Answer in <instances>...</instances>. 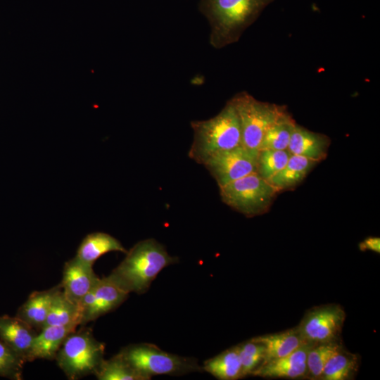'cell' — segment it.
Masks as SVG:
<instances>
[{
	"label": "cell",
	"mask_w": 380,
	"mask_h": 380,
	"mask_svg": "<svg viewBox=\"0 0 380 380\" xmlns=\"http://www.w3.org/2000/svg\"><path fill=\"white\" fill-rule=\"evenodd\" d=\"M291 155L288 150H259L256 172L268 181L286 165Z\"/></svg>",
	"instance_id": "cell-26"
},
{
	"label": "cell",
	"mask_w": 380,
	"mask_h": 380,
	"mask_svg": "<svg viewBox=\"0 0 380 380\" xmlns=\"http://www.w3.org/2000/svg\"><path fill=\"white\" fill-rule=\"evenodd\" d=\"M81 325V310L79 305L70 301L62 288L54 296L43 327L46 326ZM41 330V329H40Z\"/></svg>",
	"instance_id": "cell-22"
},
{
	"label": "cell",
	"mask_w": 380,
	"mask_h": 380,
	"mask_svg": "<svg viewBox=\"0 0 380 380\" xmlns=\"http://www.w3.org/2000/svg\"><path fill=\"white\" fill-rule=\"evenodd\" d=\"M317 163L307 158L291 155L286 165L268 181L279 192L298 185Z\"/></svg>",
	"instance_id": "cell-19"
},
{
	"label": "cell",
	"mask_w": 380,
	"mask_h": 380,
	"mask_svg": "<svg viewBox=\"0 0 380 380\" xmlns=\"http://www.w3.org/2000/svg\"><path fill=\"white\" fill-rule=\"evenodd\" d=\"M274 0H201L199 10L210 25L209 43L216 49L236 43Z\"/></svg>",
	"instance_id": "cell-1"
},
{
	"label": "cell",
	"mask_w": 380,
	"mask_h": 380,
	"mask_svg": "<svg viewBox=\"0 0 380 380\" xmlns=\"http://www.w3.org/2000/svg\"><path fill=\"white\" fill-rule=\"evenodd\" d=\"M203 370L220 380L241 379V364L238 346H234L204 362Z\"/></svg>",
	"instance_id": "cell-20"
},
{
	"label": "cell",
	"mask_w": 380,
	"mask_h": 380,
	"mask_svg": "<svg viewBox=\"0 0 380 380\" xmlns=\"http://www.w3.org/2000/svg\"><path fill=\"white\" fill-rule=\"evenodd\" d=\"M26 362L0 340V376L12 380L23 379V369Z\"/></svg>",
	"instance_id": "cell-28"
},
{
	"label": "cell",
	"mask_w": 380,
	"mask_h": 380,
	"mask_svg": "<svg viewBox=\"0 0 380 380\" xmlns=\"http://www.w3.org/2000/svg\"><path fill=\"white\" fill-rule=\"evenodd\" d=\"M99 279L93 270V265L75 256L64 265L61 286L65 296L80 306Z\"/></svg>",
	"instance_id": "cell-11"
},
{
	"label": "cell",
	"mask_w": 380,
	"mask_h": 380,
	"mask_svg": "<svg viewBox=\"0 0 380 380\" xmlns=\"http://www.w3.org/2000/svg\"><path fill=\"white\" fill-rule=\"evenodd\" d=\"M224 203L247 217L267 213L279 192L257 172L219 186Z\"/></svg>",
	"instance_id": "cell-5"
},
{
	"label": "cell",
	"mask_w": 380,
	"mask_h": 380,
	"mask_svg": "<svg viewBox=\"0 0 380 380\" xmlns=\"http://www.w3.org/2000/svg\"><path fill=\"white\" fill-rule=\"evenodd\" d=\"M128 295L109 276L100 278L80 305L81 324L94 321L116 309Z\"/></svg>",
	"instance_id": "cell-10"
},
{
	"label": "cell",
	"mask_w": 380,
	"mask_h": 380,
	"mask_svg": "<svg viewBox=\"0 0 380 380\" xmlns=\"http://www.w3.org/2000/svg\"><path fill=\"white\" fill-rule=\"evenodd\" d=\"M148 380L155 375H182L203 371L197 361L165 352L151 343L129 345L119 352Z\"/></svg>",
	"instance_id": "cell-6"
},
{
	"label": "cell",
	"mask_w": 380,
	"mask_h": 380,
	"mask_svg": "<svg viewBox=\"0 0 380 380\" xmlns=\"http://www.w3.org/2000/svg\"><path fill=\"white\" fill-rule=\"evenodd\" d=\"M112 251L125 254L127 252L122 243L113 236L104 232H93L83 239L75 256L84 262L93 265L101 256Z\"/></svg>",
	"instance_id": "cell-18"
},
{
	"label": "cell",
	"mask_w": 380,
	"mask_h": 380,
	"mask_svg": "<svg viewBox=\"0 0 380 380\" xmlns=\"http://www.w3.org/2000/svg\"><path fill=\"white\" fill-rule=\"evenodd\" d=\"M241 364L242 377L252 375L253 372L261 365L265 359L264 346L252 339L238 346Z\"/></svg>",
	"instance_id": "cell-27"
},
{
	"label": "cell",
	"mask_w": 380,
	"mask_h": 380,
	"mask_svg": "<svg viewBox=\"0 0 380 380\" xmlns=\"http://www.w3.org/2000/svg\"><path fill=\"white\" fill-rule=\"evenodd\" d=\"M37 333L32 327L18 317L0 315V340L8 346L26 362Z\"/></svg>",
	"instance_id": "cell-15"
},
{
	"label": "cell",
	"mask_w": 380,
	"mask_h": 380,
	"mask_svg": "<svg viewBox=\"0 0 380 380\" xmlns=\"http://www.w3.org/2000/svg\"><path fill=\"white\" fill-rule=\"evenodd\" d=\"M94 375L99 380H148L118 353L103 360Z\"/></svg>",
	"instance_id": "cell-24"
},
{
	"label": "cell",
	"mask_w": 380,
	"mask_h": 380,
	"mask_svg": "<svg viewBox=\"0 0 380 380\" xmlns=\"http://www.w3.org/2000/svg\"><path fill=\"white\" fill-rule=\"evenodd\" d=\"M231 99L239 119L242 145L258 151L266 131L287 111L286 107L259 101L247 91L239 92Z\"/></svg>",
	"instance_id": "cell-7"
},
{
	"label": "cell",
	"mask_w": 380,
	"mask_h": 380,
	"mask_svg": "<svg viewBox=\"0 0 380 380\" xmlns=\"http://www.w3.org/2000/svg\"><path fill=\"white\" fill-rule=\"evenodd\" d=\"M296 121L286 111L266 131L259 150H287Z\"/></svg>",
	"instance_id": "cell-23"
},
{
	"label": "cell",
	"mask_w": 380,
	"mask_h": 380,
	"mask_svg": "<svg viewBox=\"0 0 380 380\" xmlns=\"http://www.w3.org/2000/svg\"><path fill=\"white\" fill-rule=\"evenodd\" d=\"M194 132L189 157L203 165L213 156L242 145L239 116L230 99L214 117L191 122Z\"/></svg>",
	"instance_id": "cell-3"
},
{
	"label": "cell",
	"mask_w": 380,
	"mask_h": 380,
	"mask_svg": "<svg viewBox=\"0 0 380 380\" xmlns=\"http://www.w3.org/2000/svg\"><path fill=\"white\" fill-rule=\"evenodd\" d=\"M61 288L60 284L50 289L32 292L18 308L15 316L33 329H42L48 316L52 300Z\"/></svg>",
	"instance_id": "cell-16"
},
{
	"label": "cell",
	"mask_w": 380,
	"mask_h": 380,
	"mask_svg": "<svg viewBox=\"0 0 380 380\" xmlns=\"http://www.w3.org/2000/svg\"><path fill=\"white\" fill-rule=\"evenodd\" d=\"M343 308L336 303L313 307L296 327L305 342L312 344L339 341L346 319Z\"/></svg>",
	"instance_id": "cell-8"
},
{
	"label": "cell",
	"mask_w": 380,
	"mask_h": 380,
	"mask_svg": "<svg viewBox=\"0 0 380 380\" xmlns=\"http://www.w3.org/2000/svg\"><path fill=\"white\" fill-rule=\"evenodd\" d=\"M251 339L264 346L263 362L285 356L308 343L302 338L296 327L278 333L256 336Z\"/></svg>",
	"instance_id": "cell-17"
},
{
	"label": "cell",
	"mask_w": 380,
	"mask_h": 380,
	"mask_svg": "<svg viewBox=\"0 0 380 380\" xmlns=\"http://www.w3.org/2000/svg\"><path fill=\"white\" fill-rule=\"evenodd\" d=\"M77 326H46L37 333L31 345L27 362L37 359L52 360L66 337L75 331Z\"/></svg>",
	"instance_id": "cell-14"
},
{
	"label": "cell",
	"mask_w": 380,
	"mask_h": 380,
	"mask_svg": "<svg viewBox=\"0 0 380 380\" xmlns=\"http://www.w3.org/2000/svg\"><path fill=\"white\" fill-rule=\"evenodd\" d=\"M360 356L342 346L326 363L320 380H350L358 370Z\"/></svg>",
	"instance_id": "cell-21"
},
{
	"label": "cell",
	"mask_w": 380,
	"mask_h": 380,
	"mask_svg": "<svg viewBox=\"0 0 380 380\" xmlns=\"http://www.w3.org/2000/svg\"><path fill=\"white\" fill-rule=\"evenodd\" d=\"M312 345L305 343L285 356L263 362L252 375L263 378H306L307 355Z\"/></svg>",
	"instance_id": "cell-12"
},
{
	"label": "cell",
	"mask_w": 380,
	"mask_h": 380,
	"mask_svg": "<svg viewBox=\"0 0 380 380\" xmlns=\"http://www.w3.org/2000/svg\"><path fill=\"white\" fill-rule=\"evenodd\" d=\"M104 352L105 344L83 327L66 337L55 360L68 379L76 380L94 374L104 360Z\"/></svg>",
	"instance_id": "cell-4"
},
{
	"label": "cell",
	"mask_w": 380,
	"mask_h": 380,
	"mask_svg": "<svg viewBox=\"0 0 380 380\" xmlns=\"http://www.w3.org/2000/svg\"><path fill=\"white\" fill-rule=\"evenodd\" d=\"M342 346L339 341L313 344L307 355L306 378L320 379L326 363Z\"/></svg>",
	"instance_id": "cell-25"
},
{
	"label": "cell",
	"mask_w": 380,
	"mask_h": 380,
	"mask_svg": "<svg viewBox=\"0 0 380 380\" xmlns=\"http://www.w3.org/2000/svg\"><path fill=\"white\" fill-rule=\"evenodd\" d=\"M330 143L328 136L310 131L296 123L287 150L291 155L300 156L319 163L327 158Z\"/></svg>",
	"instance_id": "cell-13"
},
{
	"label": "cell",
	"mask_w": 380,
	"mask_h": 380,
	"mask_svg": "<svg viewBox=\"0 0 380 380\" xmlns=\"http://www.w3.org/2000/svg\"><path fill=\"white\" fill-rule=\"evenodd\" d=\"M359 248L362 251H372L380 253V239L377 236H369L359 243Z\"/></svg>",
	"instance_id": "cell-29"
},
{
	"label": "cell",
	"mask_w": 380,
	"mask_h": 380,
	"mask_svg": "<svg viewBox=\"0 0 380 380\" xmlns=\"http://www.w3.org/2000/svg\"><path fill=\"white\" fill-rule=\"evenodd\" d=\"M178 261L158 241L147 239L127 251L124 260L108 276L128 293L141 294L148 291L160 272Z\"/></svg>",
	"instance_id": "cell-2"
},
{
	"label": "cell",
	"mask_w": 380,
	"mask_h": 380,
	"mask_svg": "<svg viewBox=\"0 0 380 380\" xmlns=\"http://www.w3.org/2000/svg\"><path fill=\"white\" fill-rule=\"evenodd\" d=\"M258 155V151L240 145L213 156L203 165L221 186L256 172Z\"/></svg>",
	"instance_id": "cell-9"
}]
</instances>
